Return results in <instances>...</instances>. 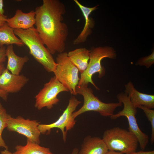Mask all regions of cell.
Listing matches in <instances>:
<instances>
[{"label":"cell","mask_w":154,"mask_h":154,"mask_svg":"<svg viewBox=\"0 0 154 154\" xmlns=\"http://www.w3.org/2000/svg\"><path fill=\"white\" fill-rule=\"evenodd\" d=\"M66 11L64 4L59 0H43L35 9L36 29L52 55L64 52L65 49L69 32L63 22Z\"/></svg>","instance_id":"1"},{"label":"cell","mask_w":154,"mask_h":154,"mask_svg":"<svg viewBox=\"0 0 154 154\" xmlns=\"http://www.w3.org/2000/svg\"><path fill=\"white\" fill-rule=\"evenodd\" d=\"M17 36L29 50L30 54L49 72H54L56 63L52 54L40 38L34 27L28 29H14Z\"/></svg>","instance_id":"2"},{"label":"cell","mask_w":154,"mask_h":154,"mask_svg":"<svg viewBox=\"0 0 154 154\" xmlns=\"http://www.w3.org/2000/svg\"><path fill=\"white\" fill-rule=\"evenodd\" d=\"M89 50L90 58L88 65L84 72L81 74L78 86H88V84L90 83L96 89L100 90L93 81L92 76L98 73L99 78L103 77L105 74L106 70L101 65V60L105 58H115L116 54L114 49L109 46L93 47Z\"/></svg>","instance_id":"3"},{"label":"cell","mask_w":154,"mask_h":154,"mask_svg":"<svg viewBox=\"0 0 154 154\" xmlns=\"http://www.w3.org/2000/svg\"><path fill=\"white\" fill-rule=\"evenodd\" d=\"M102 139L108 150L127 154L136 151L138 141L132 132L116 127L104 132Z\"/></svg>","instance_id":"4"},{"label":"cell","mask_w":154,"mask_h":154,"mask_svg":"<svg viewBox=\"0 0 154 154\" xmlns=\"http://www.w3.org/2000/svg\"><path fill=\"white\" fill-rule=\"evenodd\" d=\"M76 91L77 94L83 96L84 103L80 108L73 113L74 119L83 113L92 111L97 112L102 116L111 117L116 109L122 105L120 102L106 103L101 101L94 95L91 88L88 86H77Z\"/></svg>","instance_id":"5"},{"label":"cell","mask_w":154,"mask_h":154,"mask_svg":"<svg viewBox=\"0 0 154 154\" xmlns=\"http://www.w3.org/2000/svg\"><path fill=\"white\" fill-rule=\"evenodd\" d=\"M56 62L54 76L71 94L76 95V88L80 79L78 69L70 60L66 52L58 53Z\"/></svg>","instance_id":"6"},{"label":"cell","mask_w":154,"mask_h":154,"mask_svg":"<svg viewBox=\"0 0 154 154\" xmlns=\"http://www.w3.org/2000/svg\"><path fill=\"white\" fill-rule=\"evenodd\" d=\"M117 98L119 102L123 104V108L110 117L111 118L115 119L121 116L126 117L129 123L128 130L136 136L141 149L143 150L149 142V137L141 130L138 126L135 116L137 112V108L133 106L130 98L125 92L119 93L117 95Z\"/></svg>","instance_id":"7"},{"label":"cell","mask_w":154,"mask_h":154,"mask_svg":"<svg viewBox=\"0 0 154 154\" xmlns=\"http://www.w3.org/2000/svg\"><path fill=\"white\" fill-rule=\"evenodd\" d=\"M81 102L78 100L74 96L71 97L68 105L62 115L56 121L49 124H39L38 129L40 133L49 134L51 130L57 128L60 129L62 135L63 141L66 139L67 132L71 129L75 124L76 121L72 116L73 113Z\"/></svg>","instance_id":"8"},{"label":"cell","mask_w":154,"mask_h":154,"mask_svg":"<svg viewBox=\"0 0 154 154\" xmlns=\"http://www.w3.org/2000/svg\"><path fill=\"white\" fill-rule=\"evenodd\" d=\"M63 92H69V90L55 76L52 77L35 96V107L38 110L44 107L51 109L59 102L57 96Z\"/></svg>","instance_id":"9"},{"label":"cell","mask_w":154,"mask_h":154,"mask_svg":"<svg viewBox=\"0 0 154 154\" xmlns=\"http://www.w3.org/2000/svg\"><path fill=\"white\" fill-rule=\"evenodd\" d=\"M6 122L7 129L26 137L27 140L39 144L41 134L38 129L40 122L36 120L25 119L21 116L14 118L7 114Z\"/></svg>","instance_id":"10"},{"label":"cell","mask_w":154,"mask_h":154,"mask_svg":"<svg viewBox=\"0 0 154 154\" xmlns=\"http://www.w3.org/2000/svg\"><path fill=\"white\" fill-rule=\"evenodd\" d=\"M29 79L23 75H15L6 68L0 76V90L9 94L19 92Z\"/></svg>","instance_id":"11"},{"label":"cell","mask_w":154,"mask_h":154,"mask_svg":"<svg viewBox=\"0 0 154 154\" xmlns=\"http://www.w3.org/2000/svg\"><path fill=\"white\" fill-rule=\"evenodd\" d=\"M124 92L130 98L133 106L137 108L140 106L153 109L154 108V95L147 94L138 91L133 83L129 81L125 85Z\"/></svg>","instance_id":"12"},{"label":"cell","mask_w":154,"mask_h":154,"mask_svg":"<svg viewBox=\"0 0 154 154\" xmlns=\"http://www.w3.org/2000/svg\"><path fill=\"white\" fill-rule=\"evenodd\" d=\"M35 13L32 10L27 13L21 9L16 10L15 15L10 18H7L6 22L8 25L13 29H27L34 27L35 23Z\"/></svg>","instance_id":"13"},{"label":"cell","mask_w":154,"mask_h":154,"mask_svg":"<svg viewBox=\"0 0 154 154\" xmlns=\"http://www.w3.org/2000/svg\"><path fill=\"white\" fill-rule=\"evenodd\" d=\"M74 1L81 10L85 21L83 29L73 41V44L76 45L84 43L91 33L92 30L94 26V24L93 20L90 17V15L92 12L97 9L98 5L92 7H88L82 5L78 0H74Z\"/></svg>","instance_id":"14"},{"label":"cell","mask_w":154,"mask_h":154,"mask_svg":"<svg viewBox=\"0 0 154 154\" xmlns=\"http://www.w3.org/2000/svg\"><path fill=\"white\" fill-rule=\"evenodd\" d=\"M108 151L102 139L88 135L84 138L78 154H106Z\"/></svg>","instance_id":"15"},{"label":"cell","mask_w":154,"mask_h":154,"mask_svg":"<svg viewBox=\"0 0 154 154\" xmlns=\"http://www.w3.org/2000/svg\"><path fill=\"white\" fill-rule=\"evenodd\" d=\"M6 55L8 60L6 68L12 74H20L25 64L29 60L27 56L21 57L15 52L13 45H9L6 48Z\"/></svg>","instance_id":"16"},{"label":"cell","mask_w":154,"mask_h":154,"mask_svg":"<svg viewBox=\"0 0 154 154\" xmlns=\"http://www.w3.org/2000/svg\"><path fill=\"white\" fill-rule=\"evenodd\" d=\"M67 56L81 74L83 73L88 65L90 58V50L84 48H77L69 51L67 53Z\"/></svg>","instance_id":"17"},{"label":"cell","mask_w":154,"mask_h":154,"mask_svg":"<svg viewBox=\"0 0 154 154\" xmlns=\"http://www.w3.org/2000/svg\"><path fill=\"white\" fill-rule=\"evenodd\" d=\"M13 44L20 47L24 45L15 35L14 29L10 27L6 22L0 27V48L5 45L8 46Z\"/></svg>","instance_id":"18"},{"label":"cell","mask_w":154,"mask_h":154,"mask_svg":"<svg viewBox=\"0 0 154 154\" xmlns=\"http://www.w3.org/2000/svg\"><path fill=\"white\" fill-rule=\"evenodd\" d=\"M15 149L14 154H53L49 148L41 146L28 140L26 145H17Z\"/></svg>","instance_id":"19"},{"label":"cell","mask_w":154,"mask_h":154,"mask_svg":"<svg viewBox=\"0 0 154 154\" xmlns=\"http://www.w3.org/2000/svg\"><path fill=\"white\" fill-rule=\"evenodd\" d=\"M7 114L3 107L0 110V147H4L6 150H8V147L3 139L2 134L4 128L7 127L6 119Z\"/></svg>","instance_id":"20"},{"label":"cell","mask_w":154,"mask_h":154,"mask_svg":"<svg viewBox=\"0 0 154 154\" xmlns=\"http://www.w3.org/2000/svg\"><path fill=\"white\" fill-rule=\"evenodd\" d=\"M138 108L143 110L148 120L150 121L151 127L150 142L153 144L154 142V110L145 107L140 106Z\"/></svg>","instance_id":"21"},{"label":"cell","mask_w":154,"mask_h":154,"mask_svg":"<svg viewBox=\"0 0 154 154\" xmlns=\"http://www.w3.org/2000/svg\"><path fill=\"white\" fill-rule=\"evenodd\" d=\"M154 63V51L149 55L142 57L137 61L136 64L137 65L145 66L149 68Z\"/></svg>","instance_id":"22"},{"label":"cell","mask_w":154,"mask_h":154,"mask_svg":"<svg viewBox=\"0 0 154 154\" xmlns=\"http://www.w3.org/2000/svg\"><path fill=\"white\" fill-rule=\"evenodd\" d=\"M6 48L5 46L0 48V65L4 64L6 61Z\"/></svg>","instance_id":"23"},{"label":"cell","mask_w":154,"mask_h":154,"mask_svg":"<svg viewBox=\"0 0 154 154\" xmlns=\"http://www.w3.org/2000/svg\"><path fill=\"white\" fill-rule=\"evenodd\" d=\"M127 154H154V151H145L143 150L138 152H134Z\"/></svg>","instance_id":"24"},{"label":"cell","mask_w":154,"mask_h":154,"mask_svg":"<svg viewBox=\"0 0 154 154\" xmlns=\"http://www.w3.org/2000/svg\"><path fill=\"white\" fill-rule=\"evenodd\" d=\"M7 18L6 16L2 15H0V27L3 26L6 23Z\"/></svg>","instance_id":"25"},{"label":"cell","mask_w":154,"mask_h":154,"mask_svg":"<svg viewBox=\"0 0 154 154\" xmlns=\"http://www.w3.org/2000/svg\"><path fill=\"white\" fill-rule=\"evenodd\" d=\"M8 94L5 92L0 90V97L3 100L6 101L7 100Z\"/></svg>","instance_id":"26"},{"label":"cell","mask_w":154,"mask_h":154,"mask_svg":"<svg viewBox=\"0 0 154 154\" xmlns=\"http://www.w3.org/2000/svg\"><path fill=\"white\" fill-rule=\"evenodd\" d=\"M3 7V0H0V15H4Z\"/></svg>","instance_id":"27"},{"label":"cell","mask_w":154,"mask_h":154,"mask_svg":"<svg viewBox=\"0 0 154 154\" xmlns=\"http://www.w3.org/2000/svg\"><path fill=\"white\" fill-rule=\"evenodd\" d=\"M106 154H124L119 152L108 151Z\"/></svg>","instance_id":"28"},{"label":"cell","mask_w":154,"mask_h":154,"mask_svg":"<svg viewBox=\"0 0 154 154\" xmlns=\"http://www.w3.org/2000/svg\"><path fill=\"white\" fill-rule=\"evenodd\" d=\"M5 68L4 64L0 65V76Z\"/></svg>","instance_id":"29"},{"label":"cell","mask_w":154,"mask_h":154,"mask_svg":"<svg viewBox=\"0 0 154 154\" xmlns=\"http://www.w3.org/2000/svg\"><path fill=\"white\" fill-rule=\"evenodd\" d=\"M1 154H14L9 151L8 150L5 149L4 150L1 151Z\"/></svg>","instance_id":"30"},{"label":"cell","mask_w":154,"mask_h":154,"mask_svg":"<svg viewBox=\"0 0 154 154\" xmlns=\"http://www.w3.org/2000/svg\"><path fill=\"white\" fill-rule=\"evenodd\" d=\"M78 148H74L73 149L71 154H78Z\"/></svg>","instance_id":"31"},{"label":"cell","mask_w":154,"mask_h":154,"mask_svg":"<svg viewBox=\"0 0 154 154\" xmlns=\"http://www.w3.org/2000/svg\"><path fill=\"white\" fill-rule=\"evenodd\" d=\"M3 108V107L2 106L1 104V103L0 102V110L2 108Z\"/></svg>","instance_id":"32"}]
</instances>
